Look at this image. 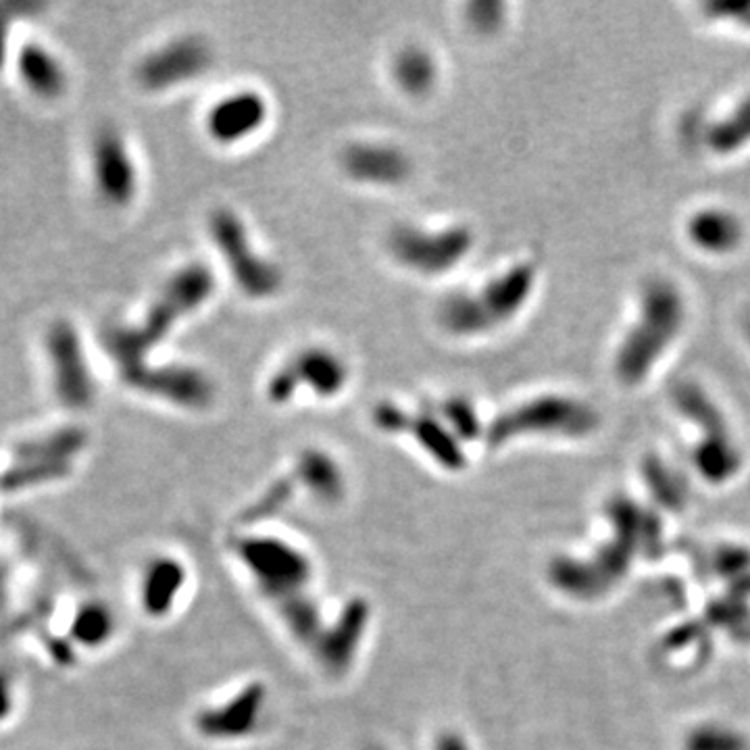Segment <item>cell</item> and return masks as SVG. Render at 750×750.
I'll return each instance as SVG.
<instances>
[{
    "mask_svg": "<svg viewBox=\"0 0 750 750\" xmlns=\"http://www.w3.org/2000/svg\"><path fill=\"white\" fill-rule=\"evenodd\" d=\"M19 73L23 82L40 96H59L67 86V73L53 53L36 42L25 44L19 53Z\"/></svg>",
    "mask_w": 750,
    "mask_h": 750,
    "instance_id": "cell-17",
    "label": "cell"
},
{
    "mask_svg": "<svg viewBox=\"0 0 750 750\" xmlns=\"http://www.w3.org/2000/svg\"><path fill=\"white\" fill-rule=\"evenodd\" d=\"M269 119V100L253 88L219 96L209 107L205 130L219 146H236L259 134Z\"/></svg>",
    "mask_w": 750,
    "mask_h": 750,
    "instance_id": "cell-11",
    "label": "cell"
},
{
    "mask_svg": "<svg viewBox=\"0 0 750 750\" xmlns=\"http://www.w3.org/2000/svg\"><path fill=\"white\" fill-rule=\"evenodd\" d=\"M98 192L115 207L130 205L138 192V169L125 140L115 130H103L92 150Z\"/></svg>",
    "mask_w": 750,
    "mask_h": 750,
    "instance_id": "cell-13",
    "label": "cell"
},
{
    "mask_svg": "<svg viewBox=\"0 0 750 750\" xmlns=\"http://www.w3.org/2000/svg\"><path fill=\"white\" fill-rule=\"evenodd\" d=\"M215 288V275L207 265H184L165 282L140 323L113 325L107 330L105 344L109 353L121 369L144 363L150 350L161 344L175 325L209 303Z\"/></svg>",
    "mask_w": 750,
    "mask_h": 750,
    "instance_id": "cell-1",
    "label": "cell"
},
{
    "mask_svg": "<svg viewBox=\"0 0 750 750\" xmlns=\"http://www.w3.org/2000/svg\"><path fill=\"white\" fill-rule=\"evenodd\" d=\"M123 380L136 390L157 396L188 411H205L215 403V382L211 375L194 365L138 363L123 369Z\"/></svg>",
    "mask_w": 750,
    "mask_h": 750,
    "instance_id": "cell-7",
    "label": "cell"
},
{
    "mask_svg": "<svg viewBox=\"0 0 750 750\" xmlns=\"http://www.w3.org/2000/svg\"><path fill=\"white\" fill-rule=\"evenodd\" d=\"M373 421L382 432L411 436L423 453L436 459L444 469H463L465 455L461 440L446 428L434 411L425 409L415 413L392 403H382L375 407Z\"/></svg>",
    "mask_w": 750,
    "mask_h": 750,
    "instance_id": "cell-9",
    "label": "cell"
},
{
    "mask_svg": "<svg viewBox=\"0 0 750 750\" xmlns=\"http://www.w3.org/2000/svg\"><path fill=\"white\" fill-rule=\"evenodd\" d=\"M182 580H184V575H182V567L178 563L165 561V563L157 565L153 578H148V584L153 582V586L146 588L148 607H153V609L167 607L171 603V598L175 596V592L180 590Z\"/></svg>",
    "mask_w": 750,
    "mask_h": 750,
    "instance_id": "cell-20",
    "label": "cell"
},
{
    "mask_svg": "<svg viewBox=\"0 0 750 750\" xmlns=\"http://www.w3.org/2000/svg\"><path fill=\"white\" fill-rule=\"evenodd\" d=\"M534 282L536 267L519 263L480 288L446 296L438 307L442 330L457 338H478L503 328L528 303Z\"/></svg>",
    "mask_w": 750,
    "mask_h": 750,
    "instance_id": "cell-2",
    "label": "cell"
},
{
    "mask_svg": "<svg viewBox=\"0 0 750 750\" xmlns=\"http://www.w3.org/2000/svg\"><path fill=\"white\" fill-rule=\"evenodd\" d=\"M340 167L348 180L375 188L403 186L413 175V161L403 148L382 140H357L342 148Z\"/></svg>",
    "mask_w": 750,
    "mask_h": 750,
    "instance_id": "cell-10",
    "label": "cell"
},
{
    "mask_svg": "<svg viewBox=\"0 0 750 750\" xmlns=\"http://www.w3.org/2000/svg\"><path fill=\"white\" fill-rule=\"evenodd\" d=\"M350 367L346 359L328 346H305L296 350L267 380V398L273 405H288L307 392L330 400L346 390Z\"/></svg>",
    "mask_w": 750,
    "mask_h": 750,
    "instance_id": "cell-6",
    "label": "cell"
},
{
    "mask_svg": "<svg viewBox=\"0 0 750 750\" xmlns=\"http://www.w3.org/2000/svg\"><path fill=\"white\" fill-rule=\"evenodd\" d=\"M386 246L396 265L421 278H440L455 271L473 253L475 234L465 223L442 228L403 223L392 228Z\"/></svg>",
    "mask_w": 750,
    "mask_h": 750,
    "instance_id": "cell-4",
    "label": "cell"
},
{
    "mask_svg": "<svg viewBox=\"0 0 750 750\" xmlns=\"http://www.w3.org/2000/svg\"><path fill=\"white\" fill-rule=\"evenodd\" d=\"M296 478L303 482L313 494L321 496L323 500H338L344 492V475L340 465L323 450H305L298 457Z\"/></svg>",
    "mask_w": 750,
    "mask_h": 750,
    "instance_id": "cell-18",
    "label": "cell"
},
{
    "mask_svg": "<svg viewBox=\"0 0 750 750\" xmlns=\"http://www.w3.org/2000/svg\"><path fill=\"white\" fill-rule=\"evenodd\" d=\"M392 80L407 96H428L440 78V67L434 55L423 46H405L392 59Z\"/></svg>",
    "mask_w": 750,
    "mask_h": 750,
    "instance_id": "cell-16",
    "label": "cell"
},
{
    "mask_svg": "<svg viewBox=\"0 0 750 750\" xmlns=\"http://www.w3.org/2000/svg\"><path fill=\"white\" fill-rule=\"evenodd\" d=\"M369 611L363 600H353L332 630L319 636V657L330 673H342L348 669V663L357 655L359 644L363 640Z\"/></svg>",
    "mask_w": 750,
    "mask_h": 750,
    "instance_id": "cell-15",
    "label": "cell"
},
{
    "mask_svg": "<svg viewBox=\"0 0 750 750\" xmlns=\"http://www.w3.org/2000/svg\"><path fill=\"white\" fill-rule=\"evenodd\" d=\"M48 355L55 365V386L69 407H86L94 396V380L82 350L78 332L67 321H57L48 330Z\"/></svg>",
    "mask_w": 750,
    "mask_h": 750,
    "instance_id": "cell-12",
    "label": "cell"
},
{
    "mask_svg": "<svg viewBox=\"0 0 750 750\" xmlns=\"http://www.w3.org/2000/svg\"><path fill=\"white\" fill-rule=\"evenodd\" d=\"M265 709V686L255 682L242 688L228 703L207 709L198 728L215 740H238L255 732Z\"/></svg>",
    "mask_w": 750,
    "mask_h": 750,
    "instance_id": "cell-14",
    "label": "cell"
},
{
    "mask_svg": "<svg viewBox=\"0 0 750 750\" xmlns=\"http://www.w3.org/2000/svg\"><path fill=\"white\" fill-rule=\"evenodd\" d=\"M213 46L203 36L175 38L146 55L136 71L142 88L150 92H165L171 88L194 82L213 67Z\"/></svg>",
    "mask_w": 750,
    "mask_h": 750,
    "instance_id": "cell-8",
    "label": "cell"
},
{
    "mask_svg": "<svg viewBox=\"0 0 750 750\" xmlns=\"http://www.w3.org/2000/svg\"><path fill=\"white\" fill-rule=\"evenodd\" d=\"M236 555L259 590L278 605L305 594L313 565L303 550L290 542L273 536H248L236 544Z\"/></svg>",
    "mask_w": 750,
    "mask_h": 750,
    "instance_id": "cell-5",
    "label": "cell"
},
{
    "mask_svg": "<svg viewBox=\"0 0 750 750\" xmlns=\"http://www.w3.org/2000/svg\"><path fill=\"white\" fill-rule=\"evenodd\" d=\"M7 15L0 13V63H3L5 57V44H7Z\"/></svg>",
    "mask_w": 750,
    "mask_h": 750,
    "instance_id": "cell-21",
    "label": "cell"
},
{
    "mask_svg": "<svg viewBox=\"0 0 750 750\" xmlns=\"http://www.w3.org/2000/svg\"><path fill=\"white\" fill-rule=\"evenodd\" d=\"M446 428L453 432L459 440H473L482 436L484 438V423L480 421L478 413H475L473 405L465 398H446L442 403L432 409Z\"/></svg>",
    "mask_w": 750,
    "mask_h": 750,
    "instance_id": "cell-19",
    "label": "cell"
},
{
    "mask_svg": "<svg viewBox=\"0 0 750 750\" xmlns=\"http://www.w3.org/2000/svg\"><path fill=\"white\" fill-rule=\"evenodd\" d=\"M209 236L242 294L265 300L282 292L286 280L282 267L259 253L246 223L234 209L219 207L209 215Z\"/></svg>",
    "mask_w": 750,
    "mask_h": 750,
    "instance_id": "cell-3",
    "label": "cell"
}]
</instances>
